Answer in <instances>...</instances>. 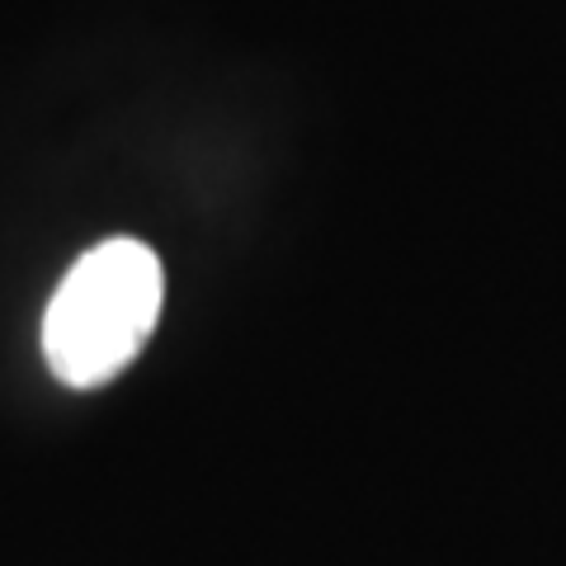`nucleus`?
I'll return each mask as SVG.
<instances>
[{
	"label": "nucleus",
	"mask_w": 566,
	"mask_h": 566,
	"mask_svg": "<svg viewBox=\"0 0 566 566\" xmlns=\"http://www.w3.org/2000/svg\"><path fill=\"white\" fill-rule=\"evenodd\" d=\"M166 274L151 245L99 241L57 283L43 312V359L66 387H104L151 340Z\"/></svg>",
	"instance_id": "obj_1"
}]
</instances>
